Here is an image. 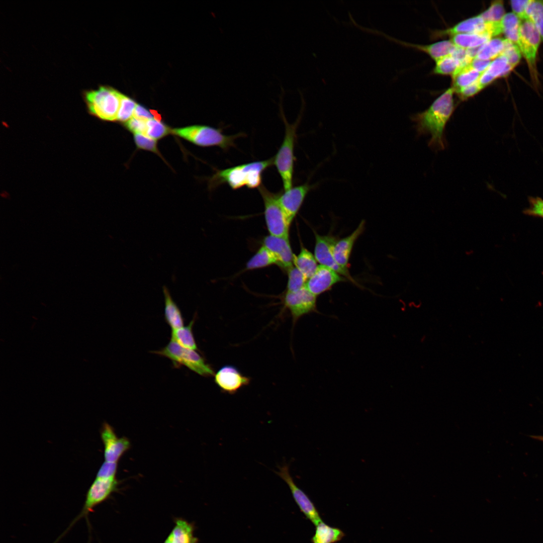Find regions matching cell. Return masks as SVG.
Wrapping results in <instances>:
<instances>
[{"instance_id": "39", "label": "cell", "mask_w": 543, "mask_h": 543, "mask_svg": "<svg viewBox=\"0 0 543 543\" xmlns=\"http://www.w3.org/2000/svg\"><path fill=\"white\" fill-rule=\"evenodd\" d=\"M134 138L138 147L158 153L156 140L140 133L134 134Z\"/></svg>"}, {"instance_id": "18", "label": "cell", "mask_w": 543, "mask_h": 543, "mask_svg": "<svg viewBox=\"0 0 543 543\" xmlns=\"http://www.w3.org/2000/svg\"><path fill=\"white\" fill-rule=\"evenodd\" d=\"M365 221H361L357 227L348 236L337 240L334 243L332 253L336 262L344 270L347 268L349 257L354 244L364 231Z\"/></svg>"}, {"instance_id": "45", "label": "cell", "mask_w": 543, "mask_h": 543, "mask_svg": "<svg viewBox=\"0 0 543 543\" xmlns=\"http://www.w3.org/2000/svg\"><path fill=\"white\" fill-rule=\"evenodd\" d=\"M492 60H482L477 57L474 58L468 64L471 68L483 73L488 67Z\"/></svg>"}, {"instance_id": "10", "label": "cell", "mask_w": 543, "mask_h": 543, "mask_svg": "<svg viewBox=\"0 0 543 543\" xmlns=\"http://www.w3.org/2000/svg\"><path fill=\"white\" fill-rule=\"evenodd\" d=\"M317 297L310 293L305 287L295 292H286L282 298L283 310L289 311L292 317L293 327L304 316L312 313L321 314L316 304Z\"/></svg>"}, {"instance_id": "5", "label": "cell", "mask_w": 543, "mask_h": 543, "mask_svg": "<svg viewBox=\"0 0 543 543\" xmlns=\"http://www.w3.org/2000/svg\"><path fill=\"white\" fill-rule=\"evenodd\" d=\"M122 95L113 88L101 86L84 92L83 97L89 113L102 120L112 121L117 120Z\"/></svg>"}, {"instance_id": "30", "label": "cell", "mask_w": 543, "mask_h": 543, "mask_svg": "<svg viewBox=\"0 0 543 543\" xmlns=\"http://www.w3.org/2000/svg\"><path fill=\"white\" fill-rule=\"evenodd\" d=\"M277 264V260L273 253L262 245L247 261L246 269L253 270Z\"/></svg>"}, {"instance_id": "28", "label": "cell", "mask_w": 543, "mask_h": 543, "mask_svg": "<svg viewBox=\"0 0 543 543\" xmlns=\"http://www.w3.org/2000/svg\"><path fill=\"white\" fill-rule=\"evenodd\" d=\"M411 45L415 48L426 52L435 61L450 54L456 47L450 40L441 41L426 45Z\"/></svg>"}, {"instance_id": "1", "label": "cell", "mask_w": 543, "mask_h": 543, "mask_svg": "<svg viewBox=\"0 0 543 543\" xmlns=\"http://www.w3.org/2000/svg\"><path fill=\"white\" fill-rule=\"evenodd\" d=\"M454 92L452 87L449 88L427 110L413 117L418 134L430 135L428 146L433 149L444 148V130L454 110Z\"/></svg>"}, {"instance_id": "12", "label": "cell", "mask_w": 543, "mask_h": 543, "mask_svg": "<svg viewBox=\"0 0 543 543\" xmlns=\"http://www.w3.org/2000/svg\"><path fill=\"white\" fill-rule=\"evenodd\" d=\"M315 244L314 256L321 265L328 266L344 278L355 283L354 280L351 277L349 272L342 269L336 262L332 253L333 246L337 241L336 237L328 234L320 235L315 232Z\"/></svg>"}, {"instance_id": "40", "label": "cell", "mask_w": 543, "mask_h": 543, "mask_svg": "<svg viewBox=\"0 0 543 543\" xmlns=\"http://www.w3.org/2000/svg\"><path fill=\"white\" fill-rule=\"evenodd\" d=\"M117 468V463L105 461L98 470L96 477L104 478L116 477Z\"/></svg>"}, {"instance_id": "15", "label": "cell", "mask_w": 543, "mask_h": 543, "mask_svg": "<svg viewBox=\"0 0 543 543\" xmlns=\"http://www.w3.org/2000/svg\"><path fill=\"white\" fill-rule=\"evenodd\" d=\"M345 278L332 268L319 265L314 274L307 280L305 287L317 297L330 289L337 283L344 281Z\"/></svg>"}, {"instance_id": "7", "label": "cell", "mask_w": 543, "mask_h": 543, "mask_svg": "<svg viewBox=\"0 0 543 543\" xmlns=\"http://www.w3.org/2000/svg\"><path fill=\"white\" fill-rule=\"evenodd\" d=\"M285 133L283 142L273 157V164L281 178L284 191L292 188L294 165V146L296 140V131L298 125L289 124L284 119Z\"/></svg>"}, {"instance_id": "21", "label": "cell", "mask_w": 543, "mask_h": 543, "mask_svg": "<svg viewBox=\"0 0 543 543\" xmlns=\"http://www.w3.org/2000/svg\"><path fill=\"white\" fill-rule=\"evenodd\" d=\"M174 525L163 543H199L194 535L195 526L182 518L174 519Z\"/></svg>"}, {"instance_id": "6", "label": "cell", "mask_w": 543, "mask_h": 543, "mask_svg": "<svg viewBox=\"0 0 543 543\" xmlns=\"http://www.w3.org/2000/svg\"><path fill=\"white\" fill-rule=\"evenodd\" d=\"M118 485L119 482L116 477L109 478L96 477L86 494L85 501L81 511L54 543L57 542L75 523L82 518L85 519L90 532L91 526L88 520L89 514L94 511L96 507L109 499L111 495L117 491Z\"/></svg>"}, {"instance_id": "19", "label": "cell", "mask_w": 543, "mask_h": 543, "mask_svg": "<svg viewBox=\"0 0 543 543\" xmlns=\"http://www.w3.org/2000/svg\"><path fill=\"white\" fill-rule=\"evenodd\" d=\"M488 32L487 22L481 16L478 15L463 21L453 27L435 33V37L446 35L452 36L457 34L478 33Z\"/></svg>"}, {"instance_id": "44", "label": "cell", "mask_w": 543, "mask_h": 543, "mask_svg": "<svg viewBox=\"0 0 543 543\" xmlns=\"http://www.w3.org/2000/svg\"><path fill=\"white\" fill-rule=\"evenodd\" d=\"M482 90L478 80L470 85L461 89L457 94L462 100H466L473 97Z\"/></svg>"}, {"instance_id": "34", "label": "cell", "mask_w": 543, "mask_h": 543, "mask_svg": "<svg viewBox=\"0 0 543 543\" xmlns=\"http://www.w3.org/2000/svg\"><path fill=\"white\" fill-rule=\"evenodd\" d=\"M287 272L288 278L287 292H297L305 287L307 280L295 265L289 269Z\"/></svg>"}, {"instance_id": "36", "label": "cell", "mask_w": 543, "mask_h": 543, "mask_svg": "<svg viewBox=\"0 0 543 543\" xmlns=\"http://www.w3.org/2000/svg\"><path fill=\"white\" fill-rule=\"evenodd\" d=\"M146 135L155 140L160 139L168 133L169 128L160 121L151 119L146 121Z\"/></svg>"}, {"instance_id": "3", "label": "cell", "mask_w": 543, "mask_h": 543, "mask_svg": "<svg viewBox=\"0 0 543 543\" xmlns=\"http://www.w3.org/2000/svg\"><path fill=\"white\" fill-rule=\"evenodd\" d=\"M171 132L193 143L202 147H218L224 151L235 146V140L244 136L242 133L232 135L223 134L221 128L206 125H193L174 128Z\"/></svg>"}, {"instance_id": "27", "label": "cell", "mask_w": 543, "mask_h": 543, "mask_svg": "<svg viewBox=\"0 0 543 543\" xmlns=\"http://www.w3.org/2000/svg\"><path fill=\"white\" fill-rule=\"evenodd\" d=\"M481 73L471 68L469 65L458 69L452 75V85L454 92L458 93L465 87L477 80Z\"/></svg>"}, {"instance_id": "35", "label": "cell", "mask_w": 543, "mask_h": 543, "mask_svg": "<svg viewBox=\"0 0 543 543\" xmlns=\"http://www.w3.org/2000/svg\"><path fill=\"white\" fill-rule=\"evenodd\" d=\"M505 14L503 1H496L492 2L490 7L480 15L485 22H495L500 21Z\"/></svg>"}, {"instance_id": "22", "label": "cell", "mask_w": 543, "mask_h": 543, "mask_svg": "<svg viewBox=\"0 0 543 543\" xmlns=\"http://www.w3.org/2000/svg\"><path fill=\"white\" fill-rule=\"evenodd\" d=\"M164 298V319L171 329L184 326V318L177 304L172 299L166 287H162Z\"/></svg>"}, {"instance_id": "20", "label": "cell", "mask_w": 543, "mask_h": 543, "mask_svg": "<svg viewBox=\"0 0 543 543\" xmlns=\"http://www.w3.org/2000/svg\"><path fill=\"white\" fill-rule=\"evenodd\" d=\"M513 68L507 58L503 55H500L491 61L488 67L482 73L478 79L481 89L490 84L496 78L506 76Z\"/></svg>"}, {"instance_id": "38", "label": "cell", "mask_w": 543, "mask_h": 543, "mask_svg": "<svg viewBox=\"0 0 543 543\" xmlns=\"http://www.w3.org/2000/svg\"><path fill=\"white\" fill-rule=\"evenodd\" d=\"M500 55L505 56L509 64L513 68L519 63L522 56L518 46L507 39L505 40L504 48Z\"/></svg>"}, {"instance_id": "29", "label": "cell", "mask_w": 543, "mask_h": 543, "mask_svg": "<svg viewBox=\"0 0 543 543\" xmlns=\"http://www.w3.org/2000/svg\"><path fill=\"white\" fill-rule=\"evenodd\" d=\"M505 38L494 37L482 45L476 57L492 60L499 56L505 46Z\"/></svg>"}, {"instance_id": "2", "label": "cell", "mask_w": 543, "mask_h": 543, "mask_svg": "<svg viewBox=\"0 0 543 543\" xmlns=\"http://www.w3.org/2000/svg\"><path fill=\"white\" fill-rule=\"evenodd\" d=\"M273 164V157L234 166L216 171L209 179L210 189L228 185L232 190L246 187L250 189L262 186L263 172Z\"/></svg>"}, {"instance_id": "17", "label": "cell", "mask_w": 543, "mask_h": 543, "mask_svg": "<svg viewBox=\"0 0 543 543\" xmlns=\"http://www.w3.org/2000/svg\"><path fill=\"white\" fill-rule=\"evenodd\" d=\"M311 187L308 183L279 193V201L289 221L292 223Z\"/></svg>"}, {"instance_id": "4", "label": "cell", "mask_w": 543, "mask_h": 543, "mask_svg": "<svg viewBox=\"0 0 543 543\" xmlns=\"http://www.w3.org/2000/svg\"><path fill=\"white\" fill-rule=\"evenodd\" d=\"M151 352L169 359L176 368L183 366L204 377L215 375L212 366L196 350L185 348L173 340H170L160 350Z\"/></svg>"}, {"instance_id": "26", "label": "cell", "mask_w": 543, "mask_h": 543, "mask_svg": "<svg viewBox=\"0 0 543 543\" xmlns=\"http://www.w3.org/2000/svg\"><path fill=\"white\" fill-rule=\"evenodd\" d=\"M294 265L302 273L307 281L314 274L318 266L314 255L303 247L298 255H295Z\"/></svg>"}, {"instance_id": "9", "label": "cell", "mask_w": 543, "mask_h": 543, "mask_svg": "<svg viewBox=\"0 0 543 543\" xmlns=\"http://www.w3.org/2000/svg\"><path fill=\"white\" fill-rule=\"evenodd\" d=\"M517 46L525 59L533 83H538L536 57L541 37L533 24L529 20H520L518 28Z\"/></svg>"}, {"instance_id": "11", "label": "cell", "mask_w": 543, "mask_h": 543, "mask_svg": "<svg viewBox=\"0 0 543 543\" xmlns=\"http://www.w3.org/2000/svg\"><path fill=\"white\" fill-rule=\"evenodd\" d=\"M278 468L279 471L276 472V473L288 485L300 511L316 526L322 520L314 504L307 495L296 485L290 473L289 468L287 465H284Z\"/></svg>"}, {"instance_id": "23", "label": "cell", "mask_w": 543, "mask_h": 543, "mask_svg": "<svg viewBox=\"0 0 543 543\" xmlns=\"http://www.w3.org/2000/svg\"><path fill=\"white\" fill-rule=\"evenodd\" d=\"M345 535L340 528L332 527L323 521L316 526L314 535L311 539L312 543H336L340 541Z\"/></svg>"}, {"instance_id": "32", "label": "cell", "mask_w": 543, "mask_h": 543, "mask_svg": "<svg viewBox=\"0 0 543 543\" xmlns=\"http://www.w3.org/2000/svg\"><path fill=\"white\" fill-rule=\"evenodd\" d=\"M500 22L505 38L517 45L519 19L513 13H509Z\"/></svg>"}, {"instance_id": "25", "label": "cell", "mask_w": 543, "mask_h": 543, "mask_svg": "<svg viewBox=\"0 0 543 543\" xmlns=\"http://www.w3.org/2000/svg\"><path fill=\"white\" fill-rule=\"evenodd\" d=\"M493 38L488 32L478 33L461 34L451 36L450 40L456 46L465 49L482 46Z\"/></svg>"}, {"instance_id": "43", "label": "cell", "mask_w": 543, "mask_h": 543, "mask_svg": "<svg viewBox=\"0 0 543 543\" xmlns=\"http://www.w3.org/2000/svg\"><path fill=\"white\" fill-rule=\"evenodd\" d=\"M146 121L133 117L126 123V127L131 132L145 135L147 130Z\"/></svg>"}, {"instance_id": "42", "label": "cell", "mask_w": 543, "mask_h": 543, "mask_svg": "<svg viewBox=\"0 0 543 543\" xmlns=\"http://www.w3.org/2000/svg\"><path fill=\"white\" fill-rule=\"evenodd\" d=\"M529 0L511 1L510 6L513 13L520 20H528L526 10Z\"/></svg>"}, {"instance_id": "41", "label": "cell", "mask_w": 543, "mask_h": 543, "mask_svg": "<svg viewBox=\"0 0 543 543\" xmlns=\"http://www.w3.org/2000/svg\"><path fill=\"white\" fill-rule=\"evenodd\" d=\"M529 202V207L524 211V213L543 218V200L538 197H530Z\"/></svg>"}, {"instance_id": "14", "label": "cell", "mask_w": 543, "mask_h": 543, "mask_svg": "<svg viewBox=\"0 0 543 543\" xmlns=\"http://www.w3.org/2000/svg\"><path fill=\"white\" fill-rule=\"evenodd\" d=\"M101 437L104 446L105 461L118 463L130 447L129 440L125 437H118L113 427L107 423L102 426Z\"/></svg>"}, {"instance_id": "13", "label": "cell", "mask_w": 543, "mask_h": 543, "mask_svg": "<svg viewBox=\"0 0 543 543\" xmlns=\"http://www.w3.org/2000/svg\"><path fill=\"white\" fill-rule=\"evenodd\" d=\"M214 381L223 393L233 395L242 388L248 385L251 379L243 374L235 366L225 365L221 367L214 376Z\"/></svg>"}, {"instance_id": "33", "label": "cell", "mask_w": 543, "mask_h": 543, "mask_svg": "<svg viewBox=\"0 0 543 543\" xmlns=\"http://www.w3.org/2000/svg\"><path fill=\"white\" fill-rule=\"evenodd\" d=\"M433 72L438 74H451L452 75L461 68L460 62L449 54L435 61Z\"/></svg>"}, {"instance_id": "31", "label": "cell", "mask_w": 543, "mask_h": 543, "mask_svg": "<svg viewBox=\"0 0 543 543\" xmlns=\"http://www.w3.org/2000/svg\"><path fill=\"white\" fill-rule=\"evenodd\" d=\"M526 13L527 19L533 24L543 41V1L529 0Z\"/></svg>"}, {"instance_id": "37", "label": "cell", "mask_w": 543, "mask_h": 543, "mask_svg": "<svg viewBox=\"0 0 543 543\" xmlns=\"http://www.w3.org/2000/svg\"><path fill=\"white\" fill-rule=\"evenodd\" d=\"M136 105L134 101L122 94L117 120L121 122L129 120L133 115Z\"/></svg>"}, {"instance_id": "24", "label": "cell", "mask_w": 543, "mask_h": 543, "mask_svg": "<svg viewBox=\"0 0 543 543\" xmlns=\"http://www.w3.org/2000/svg\"><path fill=\"white\" fill-rule=\"evenodd\" d=\"M196 319V314L194 315L192 320L187 326L171 329V340L185 348L198 350L193 331V327Z\"/></svg>"}, {"instance_id": "46", "label": "cell", "mask_w": 543, "mask_h": 543, "mask_svg": "<svg viewBox=\"0 0 543 543\" xmlns=\"http://www.w3.org/2000/svg\"><path fill=\"white\" fill-rule=\"evenodd\" d=\"M133 117L147 121L153 119L150 112L141 105L137 104L133 113Z\"/></svg>"}, {"instance_id": "8", "label": "cell", "mask_w": 543, "mask_h": 543, "mask_svg": "<svg viewBox=\"0 0 543 543\" xmlns=\"http://www.w3.org/2000/svg\"><path fill=\"white\" fill-rule=\"evenodd\" d=\"M258 191L263 201L264 218L269 234L289 237L291 223L279 202V194L270 192L263 185Z\"/></svg>"}, {"instance_id": "16", "label": "cell", "mask_w": 543, "mask_h": 543, "mask_svg": "<svg viewBox=\"0 0 543 543\" xmlns=\"http://www.w3.org/2000/svg\"><path fill=\"white\" fill-rule=\"evenodd\" d=\"M263 245L274 255L277 265L286 272L294 266L295 255L290 245L289 237L268 235L263 239Z\"/></svg>"}]
</instances>
